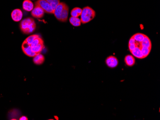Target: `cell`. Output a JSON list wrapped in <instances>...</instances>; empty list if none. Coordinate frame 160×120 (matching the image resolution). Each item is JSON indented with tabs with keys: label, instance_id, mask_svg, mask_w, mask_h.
Listing matches in <instances>:
<instances>
[{
	"label": "cell",
	"instance_id": "9a60e30c",
	"mask_svg": "<svg viewBox=\"0 0 160 120\" xmlns=\"http://www.w3.org/2000/svg\"><path fill=\"white\" fill-rule=\"evenodd\" d=\"M140 46H145L147 48H151V41L149 38V37L148 36L145 35V37L144 38L143 40L141 43H139Z\"/></svg>",
	"mask_w": 160,
	"mask_h": 120
},
{
	"label": "cell",
	"instance_id": "30bf717a",
	"mask_svg": "<svg viewBox=\"0 0 160 120\" xmlns=\"http://www.w3.org/2000/svg\"><path fill=\"white\" fill-rule=\"evenodd\" d=\"M23 8L27 12H31L34 8V4L30 0H25L23 3Z\"/></svg>",
	"mask_w": 160,
	"mask_h": 120
},
{
	"label": "cell",
	"instance_id": "5b68a950",
	"mask_svg": "<svg viewBox=\"0 0 160 120\" xmlns=\"http://www.w3.org/2000/svg\"><path fill=\"white\" fill-rule=\"evenodd\" d=\"M22 49L25 54L29 57L34 58L35 56L37 55V54L33 52V51L31 49V45L25 41V40L23 42L22 44Z\"/></svg>",
	"mask_w": 160,
	"mask_h": 120
},
{
	"label": "cell",
	"instance_id": "7402d4cb",
	"mask_svg": "<svg viewBox=\"0 0 160 120\" xmlns=\"http://www.w3.org/2000/svg\"><path fill=\"white\" fill-rule=\"evenodd\" d=\"M137 46V43L136 44H129V48L130 52L133 50Z\"/></svg>",
	"mask_w": 160,
	"mask_h": 120
},
{
	"label": "cell",
	"instance_id": "d6986e66",
	"mask_svg": "<svg viewBox=\"0 0 160 120\" xmlns=\"http://www.w3.org/2000/svg\"><path fill=\"white\" fill-rule=\"evenodd\" d=\"M141 48V51L142 52V55L143 56L144 58H146L148 56V55L150 54L151 48H147L145 46H139Z\"/></svg>",
	"mask_w": 160,
	"mask_h": 120
},
{
	"label": "cell",
	"instance_id": "5bb4252c",
	"mask_svg": "<svg viewBox=\"0 0 160 120\" xmlns=\"http://www.w3.org/2000/svg\"><path fill=\"white\" fill-rule=\"evenodd\" d=\"M45 61V58L43 55L38 54L33 58V62L37 65H40L43 64Z\"/></svg>",
	"mask_w": 160,
	"mask_h": 120
},
{
	"label": "cell",
	"instance_id": "ac0fdd59",
	"mask_svg": "<svg viewBox=\"0 0 160 120\" xmlns=\"http://www.w3.org/2000/svg\"><path fill=\"white\" fill-rule=\"evenodd\" d=\"M145 36V35L143 34L137 33L134 34L133 36H132V37H133V38L135 39L137 43H140L142 41V40H143Z\"/></svg>",
	"mask_w": 160,
	"mask_h": 120
},
{
	"label": "cell",
	"instance_id": "7c38bea8",
	"mask_svg": "<svg viewBox=\"0 0 160 120\" xmlns=\"http://www.w3.org/2000/svg\"><path fill=\"white\" fill-rule=\"evenodd\" d=\"M131 53L132 54L133 56H134L135 58H138L139 59L144 58L142 52L141 51V48L139 46H138V44H137L136 47L133 50L131 51Z\"/></svg>",
	"mask_w": 160,
	"mask_h": 120
},
{
	"label": "cell",
	"instance_id": "ba28073f",
	"mask_svg": "<svg viewBox=\"0 0 160 120\" xmlns=\"http://www.w3.org/2000/svg\"><path fill=\"white\" fill-rule=\"evenodd\" d=\"M11 17L13 21L15 22H19L23 17V13L19 9H15L12 11Z\"/></svg>",
	"mask_w": 160,
	"mask_h": 120
},
{
	"label": "cell",
	"instance_id": "6da1fadb",
	"mask_svg": "<svg viewBox=\"0 0 160 120\" xmlns=\"http://www.w3.org/2000/svg\"><path fill=\"white\" fill-rule=\"evenodd\" d=\"M21 31L25 34L33 33L36 28V23L33 18H27L23 20L20 24Z\"/></svg>",
	"mask_w": 160,
	"mask_h": 120
},
{
	"label": "cell",
	"instance_id": "cb8c5ba5",
	"mask_svg": "<svg viewBox=\"0 0 160 120\" xmlns=\"http://www.w3.org/2000/svg\"><path fill=\"white\" fill-rule=\"evenodd\" d=\"M19 120H27V117H25V116H22L20 118Z\"/></svg>",
	"mask_w": 160,
	"mask_h": 120
},
{
	"label": "cell",
	"instance_id": "603a6c76",
	"mask_svg": "<svg viewBox=\"0 0 160 120\" xmlns=\"http://www.w3.org/2000/svg\"><path fill=\"white\" fill-rule=\"evenodd\" d=\"M136 43H137L136 41L133 38V37L132 36L129 39V44H136Z\"/></svg>",
	"mask_w": 160,
	"mask_h": 120
},
{
	"label": "cell",
	"instance_id": "2e32d148",
	"mask_svg": "<svg viewBox=\"0 0 160 120\" xmlns=\"http://www.w3.org/2000/svg\"><path fill=\"white\" fill-rule=\"evenodd\" d=\"M71 25L74 27H80L81 25V19L78 17H71L69 19Z\"/></svg>",
	"mask_w": 160,
	"mask_h": 120
},
{
	"label": "cell",
	"instance_id": "9c48e42d",
	"mask_svg": "<svg viewBox=\"0 0 160 120\" xmlns=\"http://www.w3.org/2000/svg\"><path fill=\"white\" fill-rule=\"evenodd\" d=\"M66 5V4L64 3L60 2V3L58 5V6H57L54 12V14L55 17L59 21L60 20L61 14L62 13V11L63 10L65 6Z\"/></svg>",
	"mask_w": 160,
	"mask_h": 120
},
{
	"label": "cell",
	"instance_id": "ffe728a7",
	"mask_svg": "<svg viewBox=\"0 0 160 120\" xmlns=\"http://www.w3.org/2000/svg\"><path fill=\"white\" fill-rule=\"evenodd\" d=\"M52 6L54 12L57 6L60 3V0H46Z\"/></svg>",
	"mask_w": 160,
	"mask_h": 120
},
{
	"label": "cell",
	"instance_id": "e0dca14e",
	"mask_svg": "<svg viewBox=\"0 0 160 120\" xmlns=\"http://www.w3.org/2000/svg\"><path fill=\"white\" fill-rule=\"evenodd\" d=\"M82 9L79 7H75L71 10V17H78L81 16L82 14Z\"/></svg>",
	"mask_w": 160,
	"mask_h": 120
},
{
	"label": "cell",
	"instance_id": "277c9868",
	"mask_svg": "<svg viewBox=\"0 0 160 120\" xmlns=\"http://www.w3.org/2000/svg\"><path fill=\"white\" fill-rule=\"evenodd\" d=\"M35 4V5L40 6L44 10L45 13H54L52 6L46 0H38Z\"/></svg>",
	"mask_w": 160,
	"mask_h": 120
},
{
	"label": "cell",
	"instance_id": "52a82bcc",
	"mask_svg": "<svg viewBox=\"0 0 160 120\" xmlns=\"http://www.w3.org/2000/svg\"><path fill=\"white\" fill-rule=\"evenodd\" d=\"M45 11L40 6L35 5V7L31 11V15L35 18H40L43 17Z\"/></svg>",
	"mask_w": 160,
	"mask_h": 120
},
{
	"label": "cell",
	"instance_id": "7a4b0ae2",
	"mask_svg": "<svg viewBox=\"0 0 160 120\" xmlns=\"http://www.w3.org/2000/svg\"><path fill=\"white\" fill-rule=\"evenodd\" d=\"M95 12L92 8L89 6L85 7L82 9V14L81 15V21L83 24L89 23L95 17Z\"/></svg>",
	"mask_w": 160,
	"mask_h": 120
},
{
	"label": "cell",
	"instance_id": "4fadbf2b",
	"mask_svg": "<svg viewBox=\"0 0 160 120\" xmlns=\"http://www.w3.org/2000/svg\"><path fill=\"white\" fill-rule=\"evenodd\" d=\"M124 61L126 65L129 67H132L135 64V58L132 55H127L125 58Z\"/></svg>",
	"mask_w": 160,
	"mask_h": 120
},
{
	"label": "cell",
	"instance_id": "8fae6325",
	"mask_svg": "<svg viewBox=\"0 0 160 120\" xmlns=\"http://www.w3.org/2000/svg\"><path fill=\"white\" fill-rule=\"evenodd\" d=\"M69 7L67 5L64 8L63 10L62 11V13L61 14V18L59 21L62 22H65L68 20L69 13Z\"/></svg>",
	"mask_w": 160,
	"mask_h": 120
},
{
	"label": "cell",
	"instance_id": "44dd1931",
	"mask_svg": "<svg viewBox=\"0 0 160 120\" xmlns=\"http://www.w3.org/2000/svg\"><path fill=\"white\" fill-rule=\"evenodd\" d=\"M39 36V35H37V34L31 35V36H29L28 37H27V38L25 39V41L27 42L29 44H31V43L33 42V41Z\"/></svg>",
	"mask_w": 160,
	"mask_h": 120
},
{
	"label": "cell",
	"instance_id": "3957f363",
	"mask_svg": "<svg viewBox=\"0 0 160 120\" xmlns=\"http://www.w3.org/2000/svg\"><path fill=\"white\" fill-rule=\"evenodd\" d=\"M30 45L32 50L37 54H40L45 48L44 41L40 36L35 39Z\"/></svg>",
	"mask_w": 160,
	"mask_h": 120
},
{
	"label": "cell",
	"instance_id": "8992f818",
	"mask_svg": "<svg viewBox=\"0 0 160 120\" xmlns=\"http://www.w3.org/2000/svg\"><path fill=\"white\" fill-rule=\"evenodd\" d=\"M105 64L110 68H115L119 65V60L116 56H110L105 59Z\"/></svg>",
	"mask_w": 160,
	"mask_h": 120
}]
</instances>
